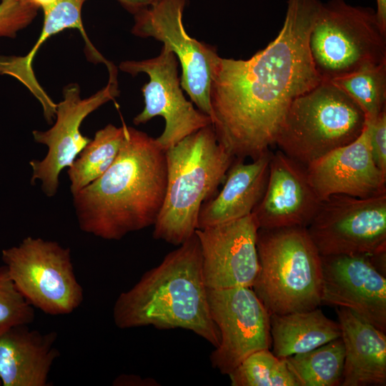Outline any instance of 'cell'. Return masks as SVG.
I'll return each mask as SVG.
<instances>
[{"label":"cell","mask_w":386,"mask_h":386,"mask_svg":"<svg viewBox=\"0 0 386 386\" xmlns=\"http://www.w3.org/2000/svg\"><path fill=\"white\" fill-rule=\"evenodd\" d=\"M177 56L163 44L159 54L154 58L122 61L121 71L136 76L146 73L149 81L142 87L144 109L133 119L135 125L143 124L160 116L165 121L157 142L166 151L197 130L212 124L209 116L194 107L182 92L178 76Z\"/></svg>","instance_id":"cell-12"},{"label":"cell","mask_w":386,"mask_h":386,"mask_svg":"<svg viewBox=\"0 0 386 386\" xmlns=\"http://www.w3.org/2000/svg\"><path fill=\"white\" fill-rule=\"evenodd\" d=\"M211 317L220 342L209 355L212 367L229 374L252 352L270 349V314L252 287L207 288Z\"/></svg>","instance_id":"cell-13"},{"label":"cell","mask_w":386,"mask_h":386,"mask_svg":"<svg viewBox=\"0 0 386 386\" xmlns=\"http://www.w3.org/2000/svg\"><path fill=\"white\" fill-rule=\"evenodd\" d=\"M270 157L269 150L248 163L243 159L234 158L221 191L202 204L198 215L197 229L251 214L264 192Z\"/></svg>","instance_id":"cell-19"},{"label":"cell","mask_w":386,"mask_h":386,"mask_svg":"<svg viewBox=\"0 0 386 386\" xmlns=\"http://www.w3.org/2000/svg\"><path fill=\"white\" fill-rule=\"evenodd\" d=\"M306 172L322 202L335 194L367 198L386 194V174L373 159L366 124L355 141L312 162Z\"/></svg>","instance_id":"cell-16"},{"label":"cell","mask_w":386,"mask_h":386,"mask_svg":"<svg viewBox=\"0 0 386 386\" xmlns=\"http://www.w3.org/2000/svg\"><path fill=\"white\" fill-rule=\"evenodd\" d=\"M377 20L383 31L386 32V0H376Z\"/></svg>","instance_id":"cell-32"},{"label":"cell","mask_w":386,"mask_h":386,"mask_svg":"<svg viewBox=\"0 0 386 386\" xmlns=\"http://www.w3.org/2000/svg\"><path fill=\"white\" fill-rule=\"evenodd\" d=\"M38 10L28 0H1L0 37L15 38L33 21Z\"/></svg>","instance_id":"cell-28"},{"label":"cell","mask_w":386,"mask_h":386,"mask_svg":"<svg viewBox=\"0 0 386 386\" xmlns=\"http://www.w3.org/2000/svg\"><path fill=\"white\" fill-rule=\"evenodd\" d=\"M115 385L158 386L159 384L152 378H142L136 375H122L114 382Z\"/></svg>","instance_id":"cell-30"},{"label":"cell","mask_w":386,"mask_h":386,"mask_svg":"<svg viewBox=\"0 0 386 386\" xmlns=\"http://www.w3.org/2000/svg\"><path fill=\"white\" fill-rule=\"evenodd\" d=\"M187 0H155L134 15L131 32L166 44L182 66L180 85L198 109L211 118L209 90L220 56L216 47L187 33L182 21Z\"/></svg>","instance_id":"cell-10"},{"label":"cell","mask_w":386,"mask_h":386,"mask_svg":"<svg viewBox=\"0 0 386 386\" xmlns=\"http://www.w3.org/2000/svg\"><path fill=\"white\" fill-rule=\"evenodd\" d=\"M320 4L288 0L282 28L264 49L246 60L220 57L209 90L211 119L218 142L234 158L269 151L292 102L321 81L308 46Z\"/></svg>","instance_id":"cell-1"},{"label":"cell","mask_w":386,"mask_h":386,"mask_svg":"<svg viewBox=\"0 0 386 386\" xmlns=\"http://www.w3.org/2000/svg\"><path fill=\"white\" fill-rule=\"evenodd\" d=\"M124 124H109L98 130L68 168L71 195L98 178L112 164L124 138Z\"/></svg>","instance_id":"cell-23"},{"label":"cell","mask_w":386,"mask_h":386,"mask_svg":"<svg viewBox=\"0 0 386 386\" xmlns=\"http://www.w3.org/2000/svg\"><path fill=\"white\" fill-rule=\"evenodd\" d=\"M258 229L252 213L195 231L201 247L207 288L252 287L259 270Z\"/></svg>","instance_id":"cell-14"},{"label":"cell","mask_w":386,"mask_h":386,"mask_svg":"<svg viewBox=\"0 0 386 386\" xmlns=\"http://www.w3.org/2000/svg\"><path fill=\"white\" fill-rule=\"evenodd\" d=\"M372 256H321V304L347 308L385 332L386 278Z\"/></svg>","instance_id":"cell-15"},{"label":"cell","mask_w":386,"mask_h":386,"mask_svg":"<svg viewBox=\"0 0 386 386\" xmlns=\"http://www.w3.org/2000/svg\"><path fill=\"white\" fill-rule=\"evenodd\" d=\"M363 111L366 120L386 109V62L365 66L330 81Z\"/></svg>","instance_id":"cell-25"},{"label":"cell","mask_w":386,"mask_h":386,"mask_svg":"<svg viewBox=\"0 0 386 386\" xmlns=\"http://www.w3.org/2000/svg\"><path fill=\"white\" fill-rule=\"evenodd\" d=\"M87 0H59L44 12V24L35 44L25 56L0 55V74L9 75L24 85L41 104L47 122L51 123L56 114V104L39 84L33 69V61L39 47L52 35L66 29H77L85 41L89 59L102 62L103 56L94 48L84 29L81 19L83 5Z\"/></svg>","instance_id":"cell-20"},{"label":"cell","mask_w":386,"mask_h":386,"mask_svg":"<svg viewBox=\"0 0 386 386\" xmlns=\"http://www.w3.org/2000/svg\"><path fill=\"white\" fill-rule=\"evenodd\" d=\"M373 159L377 167L386 174V109L375 119L365 122Z\"/></svg>","instance_id":"cell-29"},{"label":"cell","mask_w":386,"mask_h":386,"mask_svg":"<svg viewBox=\"0 0 386 386\" xmlns=\"http://www.w3.org/2000/svg\"><path fill=\"white\" fill-rule=\"evenodd\" d=\"M34 319V307L16 288L6 266H0V334L14 326L29 325Z\"/></svg>","instance_id":"cell-27"},{"label":"cell","mask_w":386,"mask_h":386,"mask_svg":"<svg viewBox=\"0 0 386 386\" xmlns=\"http://www.w3.org/2000/svg\"><path fill=\"white\" fill-rule=\"evenodd\" d=\"M234 159L218 142L212 124L167 149L166 193L153 237L176 246L190 238L202 204L217 194Z\"/></svg>","instance_id":"cell-4"},{"label":"cell","mask_w":386,"mask_h":386,"mask_svg":"<svg viewBox=\"0 0 386 386\" xmlns=\"http://www.w3.org/2000/svg\"><path fill=\"white\" fill-rule=\"evenodd\" d=\"M1 385V381H0V385Z\"/></svg>","instance_id":"cell-34"},{"label":"cell","mask_w":386,"mask_h":386,"mask_svg":"<svg viewBox=\"0 0 386 386\" xmlns=\"http://www.w3.org/2000/svg\"><path fill=\"white\" fill-rule=\"evenodd\" d=\"M337 314L345 347L342 386L386 385L385 332L350 310Z\"/></svg>","instance_id":"cell-21"},{"label":"cell","mask_w":386,"mask_h":386,"mask_svg":"<svg viewBox=\"0 0 386 386\" xmlns=\"http://www.w3.org/2000/svg\"><path fill=\"white\" fill-rule=\"evenodd\" d=\"M321 202L306 167L280 150L271 152L265 190L252 212L259 229L307 227Z\"/></svg>","instance_id":"cell-17"},{"label":"cell","mask_w":386,"mask_h":386,"mask_svg":"<svg viewBox=\"0 0 386 386\" xmlns=\"http://www.w3.org/2000/svg\"><path fill=\"white\" fill-rule=\"evenodd\" d=\"M1 1V0H0Z\"/></svg>","instance_id":"cell-35"},{"label":"cell","mask_w":386,"mask_h":386,"mask_svg":"<svg viewBox=\"0 0 386 386\" xmlns=\"http://www.w3.org/2000/svg\"><path fill=\"white\" fill-rule=\"evenodd\" d=\"M31 4L36 6L39 9H41L44 12L49 11L54 7L59 0H28Z\"/></svg>","instance_id":"cell-33"},{"label":"cell","mask_w":386,"mask_h":386,"mask_svg":"<svg viewBox=\"0 0 386 386\" xmlns=\"http://www.w3.org/2000/svg\"><path fill=\"white\" fill-rule=\"evenodd\" d=\"M366 117L360 107L330 81H321L290 106L274 144L304 167L355 141Z\"/></svg>","instance_id":"cell-6"},{"label":"cell","mask_w":386,"mask_h":386,"mask_svg":"<svg viewBox=\"0 0 386 386\" xmlns=\"http://www.w3.org/2000/svg\"><path fill=\"white\" fill-rule=\"evenodd\" d=\"M308 46L321 81H330L365 66L386 62V32L375 11L345 0L321 2Z\"/></svg>","instance_id":"cell-7"},{"label":"cell","mask_w":386,"mask_h":386,"mask_svg":"<svg viewBox=\"0 0 386 386\" xmlns=\"http://www.w3.org/2000/svg\"><path fill=\"white\" fill-rule=\"evenodd\" d=\"M272 352L279 358L305 353L341 337L339 323L318 308L270 315Z\"/></svg>","instance_id":"cell-22"},{"label":"cell","mask_w":386,"mask_h":386,"mask_svg":"<svg viewBox=\"0 0 386 386\" xmlns=\"http://www.w3.org/2000/svg\"><path fill=\"white\" fill-rule=\"evenodd\" d=\"M259 270L252 290L270 315L317 308L322 259L306 227L259 229Z\"/></svg>","instance_id":"cell-5"},{"label":"cell","mask_w":386,"mask_h":386,"mask_svg":"<svg viewBox=\"0 0 386 386\" xmlns=\"http://www.w3.org/2000/svg\"><path fill=\"white\" fill-rule=\"evenodd\" d=\"M321 256L386 252V194L322 201L306 227Z\"/></svg>","instance_id":"cell-9"},{"label":"cell","mask_w":386,"mask_h":386,"mask_svg":"<svg viewBox=\"0 0 386 386\" xmlns=\"http://www.w3.org/2000/svg\"><path fill=\"white\" fill-rule=\"evenodd\" d=\"M1 259L15 286L34 307L47 315H64L82 304L84 290L76 277L69 248L27 237L3 249Z\"/></svg>","instance_id":"cell-8"},{"label":"cell","mask_w":386,"mask_h":386,"mask_svg":"<svg viewBox=\"0 0 386 386\" xmlns=\"http://www.w3.org/2000/svg\"><path fill=\"white\" fill-rule=\"evenodd\" d=\"M127 11L134 15L150 6L155 0H117Z\"/></svg>","instance_id":"cell-31"},{"label":"cell","mask_w":386,"mask_h":386,"mask_svg":"<svg viewBox=\"0 0 386 386\" xmlns=\"http://www.w3.org/2000/svg\"><path fill=\"white\" fill-rule=\"evenodd\" d=\"M113 320L119 329L181 328L219 346L220 333L209 312L196 233L118 296Z\"/></svg>","instance_id":"cell-3"},{"label":"cell","mask_w":386,"mask_h":386,"mask_svg":"<svg viewBox=\"0 0 386 386\" xmlns=\"http://www.w3.org/2000/svg\"><path fill=\"white\" fill-rule=\"evenodd\" d=\"M55 331L41 333L28 325L0 334V381L4 386H46L59 356Z\"/></svg>","instance_id":"cell-18"},{"label":"cell","mask_w":386,"mask_h":386,"mask_svg":"<svg viewBox=\"0 0 386 386\" xmlns=\"http://www.w3.org/2000/svg\"><path fill=\"white\" fill-rule=\"evenodd\" d=\"M124 131L109 168L72 195L80 229L106 240L154 226L166 193V151L144 132Z\"/></svg>","instance_id":"cell-2"},{"label":"cell","mask_w":386,"mask_h":386,"mask_svg":"<svg viewBox=\"0 0 386 386\" xmlns=\"http://www.w3.org/2000/svg\"><path fill=\"white\" fill-rule=\"evenodd\" d=\"M107 84L95 94L82 99L79 86L69 84L63 89V99L56 104V122L45 131H33L36 142L44 144L48 151L41 160L32 159L31 183L41 182V189L47 197H54L59 185L61 171L69 167L81 150L91 141L80 132L84 119L102 105L119 94L117 69L114 64L107 67Z\"/></svg>","instance_id":"cell-11"},{"label":"cell","mask_w":386,"mask_h":386,"mask_svg":"<svg viewBox=\"0 0 386 386\" xmlns=\"http://www.w3.org/2000/svg\"><path fill=\"white\" fill-rule=\"evenodd\" d=\"M284 359L300 386L341 385L345 362L341 337L309 352Z\"/></svg>","instance_id":"cell-24"},{"label":"cell","mask_w":386,"mask_h":386,"mask_svg":"<svg viewBox=\"0 0 386 386\" xmlns=\"http://www.w3.org/2000/svg\"><path fill=\"white\" fill-rule=\"evenodd\" d=\"M228 376L232 386H300L284 359L269 349L252 352Z\"/></svg>","instance_id":"cell-26"}]
</instances>
